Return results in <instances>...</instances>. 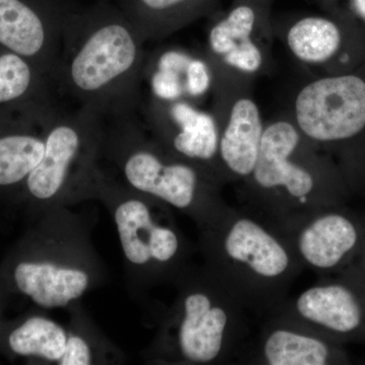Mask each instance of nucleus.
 Returning <instances> with one entry per match:
<instances>
[{
	"label": "nucleus",
	"instance_id": "obj_8",
	"mask_svg": "<svg viewBox=\"0 0 365 365\" xmlns=\"http://www.w3.org/2000/svg\"><path fill=\"white\" fill-rule=\"evenodd\" d=\"M140 108L143 125L155 140L167 144L179 158L194 162H207L215 158L220 133L212 115L184 98L165 102L151 97Z\"/></svg>",
	"mask_w": 365,
	"mask_h": 365
},
{
	"label": "nucleus",
	"instance_id": "obj_6",
	"mask_svg": "<svg viewBox=\"0 0 365 365\" xmlns=\"http://www.w3.org/2000/svg\"><path fill=\"white\" fill-rule=\"evenodd\" d=\"M78 6L73 0H0V46L32 62L54 85L62 33Z\"/></svg>",
	"mask_w": 365,
	"mask_h": 365
},
{
	"label": "nucleus",
	"instance_id": "obj_18",
	"mask_svg": "<svg viewBox=\"0 0 365 365\" xmlns=\"http://www.w3.org/2000/svg\"><path fill=\"white\" fill-rule=\"evenodd\" d=\"M356 230L352 223L339 215L319 218L304 230L299 248L304 258L314 266H335L356 242Z\"/></svg>",
	"mask_w": 365,
	"mask_h": 365
},
{
	"label": "nucleus",
	"instance_id": "obj_19",
	"mask_svg": "<svg viewBox=\"0 0 365 365\" xmlns=\"http://www.w3.org/2000/svg\"><path fill=\"white\" fill-rule=\"evenodd\" d=\"M302 317L338 332H349L360 324V309L351 292L342 287H316L300 295Z\"/></svg>",
	"mask_w": 365,
	"mask_h": 365
},
{
	"label": "nucleus",
	"instance_id": "obj_23",
	"mask_svg": "<svg viewBox=\"0 0 365 365\" xmlns=\"http://www.w3.org/2000/svg\"><path fill=\"white\" fill-rule=\"evenodd\" d=\"M222 59L228 66L248 73L259 71L263 62L260 48L252 39L237 46Z\"/></svg>",
	"mask_w": 365,
	"mask_h": 365
},
{
	"label": "nucleus",
	"instance_id": "obj_20",
	"mask_svg": "<svg viewBox=\"0 0 365 365\" xmlns=\"http://www.w3.org/2000/svg\"><path fill=\"white\" fill-rule=\"evenodd\" d=\"M287 41L290 51L300 61L322 64L335 56L342 43V34L332 20L309 16L290 26Z\"/></svg>",
	"mask_w": 365,
	"mask_h": 365
},
{
	"label": "nucleus",
	"instance_id": "obj_2",
	"mask_svg": "<svg viewBox=\"0 0 365 365\" xmlns=\"http://www.w3.org/2000/svg\"><path fill=\"white\" fill-rule=\"evenodd\" d=\"M91 227L88 216L71 206L43 213L2 264L0 282L41 309H67L81 302L105 281Z\"/></svg>",
	"mask_w": 365,
	"mask_h": 365
},
{
	"label": "nucleus",
	"instance_id": "obj_7",
	"mask_svg": "<svg viewBox=\"0 0 365 365\" xmlns=\"http://www.w3.org/2000/svg\"><path fill=\"white\" fill-rule=\"evenodd\" d=\"M300 130L314 140H345L365 128V81L355 74L327 76L304 86L294 102Z\"/></svg>",
	"mask_w": 365,
	"mask_h": 365
},
{
	"label": "nucleus",
	"instance_id": "obj_9",
	"mask_svg": "<svg viewBox=\"0 0 365 365\" xmlns=\"http://www.w3.org/2000/svg\"><path fill=\"white\" fill-rule=\"evenodd\" d=\"M44 116L0 113V199L20 202L29 177L44 155Z\"/></svg>",
	"mask_w": 365,
	"mask_h": 365
},
{
	"label": "nucleus",
	"instance_id": "obj_22",
	"mask_svg": "<svg viewBox=\"0 0 365 365\" xmlns=\"http://www.w3.org/2000/svg\"><path fill=\"white\" fill-rule=\"evenodd\" d=\"M143 78L150 81L151 97L158 100L173 102L186 96L184 78L175 72L144 66Z\"/></svg>",
	"mask_w": 365,
	"mask_h": 365
},
{
	"label": "nucleus",
	"instance_id": "obj_26",
	"mask_svg": "<svg viewBox=\"0 0 365 365\" xmlns=\"http://www.w3.org/2000/svg\"><path fill=\"white\" fill-rule=\"evenodd\" d=\"M6 294V288H4V285L0 282V330H1L2 327L4 325V324L2 323V304H4V297Z\"/></svg>",
	"mask_w": 365,
	"mask_h": 365
},
{
	"label": "nucleus",
	"instance_id": "obj_4",
	"mask_svg": "<svg viewBox=\"0 0 365 365\" xmlns=\"http://www.w3.org/2000/svg\"><path fill=\"white\" fill-rule=\"evenodd\" d=\"M103 160L134 191L179 209L196 202L200 187L196 168L168 158L137 115L105 120Z\"/></svg>",
	"mask_w": 365,
	"mask_h": 365
},
{
	"label": "nucleus",
	"instance_id": "obj_13",
	"mask_svg": "<svg viewBox=\"0 0 365 365\" xmlns=\"http://www.w3.org/2000/svg\"><path fill=\"white\" fill-rule=\"evenodd\" d=\"M217 0H115L145 42L181 30L212 11Z\"/></svg>",
	"mask_w": 365,
	"mask_h": 365
},
{
	"label": "nucleus",
	"instance_id": "obj_25",
	"mask_svg": "<svg viewBox=\"0 0 365 365\" xmlns=\"http://www.w3.org/2000/svg\"><path fill=\"white\" fill-rule=\"evenodd\" d=\"M353 9L365 21V0H351Z\"/></svg>",
	"mask_w": 365,
	"mask_h": 365
},
{
	"label": "nucleus",
	"instance_id": "obj_1",
	"mask_svg": "<svg viewBox=\"0 0 365 365\" xmlns=\"http://www.w3.org/2000/svg\"><path fill=\"white\" fill-rule=\"evenodd\" d=\"M145 40L112 1L78 6L62 33L57 93L104 120L137 115Z\"/></svg>",
	"mask_w": 365,
	"mask_h": 365
},
{
	"label": "nucleus",
	"instance_id": "obj_21",
	"mask_svg": "<svg viewBox=\"0 0 365 365\" xmlns=\"http://www.w3.org/2000/svg\"><path fill=\"white\" fill-rule=\"evenodd\" d=\"M265 353L272 365H322L328 356L321 341L287 331L272 334L266 343Z\"/></svg>",
	"mask_w": 365,
	"mask_h": 365
},
{
	"label": "nucleus",
	"instance_id": "obj_27",
	"mask_svg": "<svg viewBox=\"0 0 365 365\" xmlns=\"http://www.w3.org/2000/svg\"><path fill=\"white\" fill-rule=\"evenodd\" d=\"M103 1H113V0H103Z\"/></svg>",
	"mask_w": 365,
	"mask_h": 365
},
{
	"label": "nucleus",
	"instance_id": "obj_16",
	"mask_svg": "<svg viewBox=\"0 0 365 365\" xmlns=\"http://www.w3.org/2000/svg\"><path fill=\"white\" fill-rule=\"evenodd\" d=\"M66 352L59 365L120 364L124 354L103 334L81 302L69 307Z\"/></svg>",
	"mask_w": 365,
	"mask_h": 365
},
{
	"label": "nucleus",
	"instance_id": "obj_14",
	"mask_svg": "<svg viewBox=\"0 0 365 365\" xmlns=\"http://www.w3.org/2000/svg\"><path fill=\"white\" fill-rule=\"evenodd\" d=\"M67 337V327L43 314H31L2 327L0 347L14 356L59 365L66 352Z\"/></svg>",
	"mask_w": 365,
	"mask_h": 365
},
{
	"label": "nucleus",
	"instance_id": "obj_11",
	"mask_svg": "<svg viewBox=\"0 0 365 365\" xmlns=\"http://www.w3.org/2000/svg\"><path fill=\"white\" fill-rule=\"evenodd\" d=\"M57 91L51 81L32 62L0 46V113L46 114Z\"/></svg>",
	"mask_w": 365,
	"mask_h": 365
},
{
	"label": "nucleus",
	"instance_id": "obj_5",
	"mask_svg": "<svg viewBox=\"0 0 365 365\" xmlns=\"http://www.w3.org/2000/svg\"><path fill=\"white\" fill-rule=\"evenodd\" d=\"M111 215L122 254L127 281L132 292L148 283L158 267L172 263L179 254L177 232L155 220L157 199L134 191L103 170L91 192Z\"/></svg>",
	"mask_w": 365,
	"mask_h": 365
},
{
	"label": "nucleus",
	"instance_id": "obj_12",
	"mask_svg": "<svg viewBox=\"0 0 365 365\" xmlns=\"http://www.w3.org/2000/svg\"><path fill=\"white\" fill-rule=\"evenodd\" d=\"M227 321L225 311L213 307L207 294L199 292L187 294L177 329L180 355L196 364L212 361L222 349Z\"/></svg>",
	"mask_w": 365,
	"mask_h": 365
},
{
	"label": "nucleus",
	"instance_id": "obj_17",
	"mask_svg": "<svg viewBox=\"0 0 365 365\" xmlns=\"http://www.w3.org/2000/svg\"><path fill=\"white\" fill-rule=\"evenodd\" d=\"M225 249L235 260L245 262L266 277L279 275L287 268L288 257L282 247L251 220L235 223L225 241Z\"/></svg>",
	"mask_w": 365,
	"mask_h": 365
},
{
	"label": "nucleus",
	"instance_id": "obj_3",
	"mask_svg": "<svg viewBox=\"0 0 365 365\" xmlns=\"http://www.w3.org/2000/svg\"><path fill=\"white\" fill-rule=\"evenodd\" d=\"M45 151L26 182L20 203L34 220L51 209L91 200L102 170L105 120L78 107L67 111L57 104L42 119Z\"/></svg>",
	"mask_w": 365,
	"mask_h": 365
},
{
	"label": "nucleus",
	"instance_id": "obj_24",
	"mask_svg": "<svg viewBox=\"0 0 365 365\" xmlns=\"http://www.w3.org/2000/svg\"><path fill=\"white\" fill-rule=\"evenodd\" d=\"M185 93L191 98L202 97L212 83L210 68L202 59L192 57L185 73Z\"/></svg>",
	"mask_w": 365,
	"mask_h": 365
},
{
	"label": "nucleus",
	"instance_id": "obj_10",
	"mask_svg": "<svg viewBox=\"0 0 365 365\" xmlns=\"http://www.w3.org/2000/svg\"><path fill=\"white\" fill-rule=\"evenodd\" d=\"M299 143V131L290 122L276 121L264 129L253 170L255 180L260 186L285 187L297 198L312 191L314 180L311 174L288 160Z\"/></svg>",
	"mask_w": 365,
	"mask_h": 365
},
{
	"label": "nucleus",
	"instance_id": "obj_15",
	"mask_svg": "<svg viewBox=\"0 0 365 365\" xmlns=\"http://www.w3.org/2000/svg\"><path fill=\"white\" fill-rule=\"evenodd\" d=\"M263 132L258 105L250 98L235 101L218 144L223 162L235 174L253 173Z\"/></svg>",
	"mask_w": 365,
	"mask_h": 365
}]
</instances>
